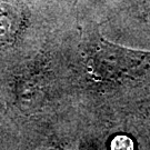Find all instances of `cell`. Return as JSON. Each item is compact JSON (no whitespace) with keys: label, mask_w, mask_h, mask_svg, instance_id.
<instances>
[{"label":"cell","mask_w":150,"mask_h":150,"mask_svg":"<svg viewBox=\"0 0 150 150\" xmlns=\"http://www.w3.org/2000/svg\"><path fill=\"white\" fill-rule=\"evenodd\" d=\"M132 140L128 138L127 136H117L116 138H113L111 141V149H120V150H128L132 149L134 147Z\"/></svg>","instance_id":"obj_1"}]
</instances>
